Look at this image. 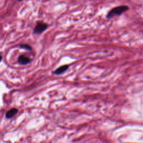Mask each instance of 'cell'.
<instances>
[{
	"mask_svg": "<svg viewBox=\"0 0 143 143\" xmlns=\"http://www.w3.org/2000/svg\"><path fill=\"white\" fill-rule=\"evenodd\" d=\"M129 6H126V5H121V6L115 7L108 12L106 15V18L108 19H110V18H113L116 16H120L129 10Z\"/></svg>",
	"mask_w": 143,
	"mask_h": 143,
	"instance_id": "6da1fadb",
	"label": "cell"
},
{
	"mask_svg": "<svg viewBox=\"0 0 143 143\" xmlns=\"http://www.w3.org/2000/svg\"><path fill=\"white\" fill-rule=\"evenodd\" d=\"M48 25L47 23L43 22H38L35 26L34 27L33 30V34H40L44 32L48 28Z\"/></svg>",
	"mask_w": 143,
	"mask_h": 143,
	"instance_id": "7a4b0ae2",
	"label": "cell"
},
{
	"mask_svg": "<svg viewBox=\"0 0 143 143\" xmlns=\"http://www.w3.org/2000/svg\"><path fill=\"white\" fill-rule=\"evenodd\" d=\"M17 62L20 65H27L31 63V59L26 55H21L18 56Z\"/></svg>",
	"mask_w": 143,
	"mask_h": 143,
	"instance_id": "3957f363",
	"label": "cell"
},
{
	"mask_svg": "<svg viewBox=\"0 0 143 143\" xmlns=\"http://www.w3.org/2000/svg\"><path fill=\"white\" fill-rule=\"evenodd\" d=\"M69 67V65L66 64V65L62 66L59 67V68H56L54 71L53 72V74L55 75H60L64 73V72H66L67 70L68 69Z\"/></svg>",
	"mask_w": 143,
	"mask_h": 143,
	"instance_id": "277c9868",
	"label": "cell"
},
{
	"mask_svg": "<svg viewBox=\"0 0 143 143\" xmlns=\"http://www.w3.org/2000/svg\"><path fill=\"white\" fill-rule=\"evenodd\" d=\"M18 110L16 108H13V109H10V110L7 111L6 113V115H5V116L7 118H12L13 116H15L16 114H17L18 112Z\"/></svg>",
	"mask_w": 143,
	"mask_h": 143,
	"instance_id": "5b68a950",
	"label": "cell"
},
{
	"mask_svg": "<svg viewBox=\"0 0 143 143\" xmlns=\"http://www.w3.org/2000/svg\"><path fill=\"white\" fill-rule=\"evenodd\" d=\"M19 48H21V49H25V50H29V51H31L32 50H33V49H32V47H31V46L29 45V44H20L19 45Z\"/></svg>",
	"mask_w": 143,
	"mask_h": 143,
	"instance_id": "8992f818",
	"label": "cell"
},
{
	"mask_svg": "<svg viewBox=\"0 0 143 143\" xmlns=\"http://www.w3.org/2000/svg\"><path fill=\"white\" fill-rule=\"evenodd\" d=\"M2 59V56H1V55H0V62H1Z\"/></svg>",
	"mask_w": 143,
	"mask_h": 143,
	"instance_id": "52a82bcc",
	"label": "cell"
},
{
	"mask_svg": "<svg viewBox=\"0 0 143 143\" xmlns=\"http://www.w3.org/2000/svg\"><path fill=\"white\" fill-rule=\"evenodd\" d=\"M17 1H22L23 0H17Z\"/></svg>",
	"mask_w": 143,
	"mask_h": 143,
	"instance_id": "ba28073f",
	"label": "cell"
}]
</instances>
